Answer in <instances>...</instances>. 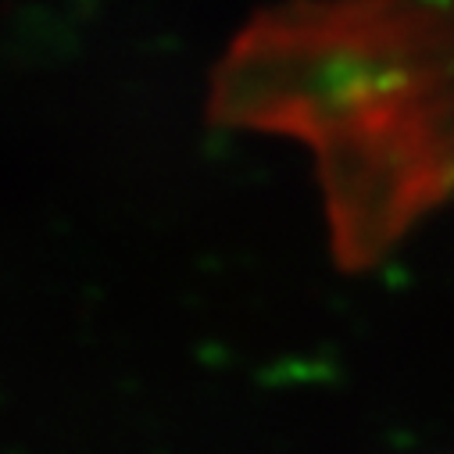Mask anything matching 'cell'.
<instances>
[{"label": "cell", "instance_id": "6da1fadb", "mask_svg": "<svg viewBox=\"0 0 454 454\" xmlns=\"http://www.w3.org/2000/svg\"><path fill=\"white\" fill-rule=\"evenodd\" d=\"M225 111L454 154V0H283L218 72Z\"/></svg>", "mask_w": 454, "mask_h": 454}]
</instances>
